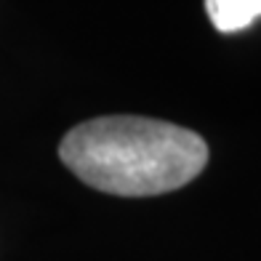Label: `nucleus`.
Instances as JSON below:
<instances>
[{
  "mask_svg": "<svg viewBox=\"0 0 261 261\" xmlns=\"http://www.w3.org/2000/svg\"><path fill=\"white\" fill-rule=\"evenodd\" d=\"M59 158L99 192L152 197L192 181L208 163V144L165 120L107 115L75 125L59 144Z\"/></svg>",
  "mask_w": 261,
  "mask_h": 261,
  "instance_id": "f257e3e1",
  "label": "nucleus"
},
{
  "mask_svg": "<svg viewBox=\"0 0 261 261\" xmlns=\"http://www.w3.org/2000/svg\"><path fill=\"white\" fill-rule=\"evenodd\" d=\"M211 24L219 32H240L256 24L261 14V0H205Z\"/></svg>",
  "mask_w": 261,
  "mask_h": 261,
  "instance_id": "f03ea898",
  "label": "nucleus"
}]
</instances>
